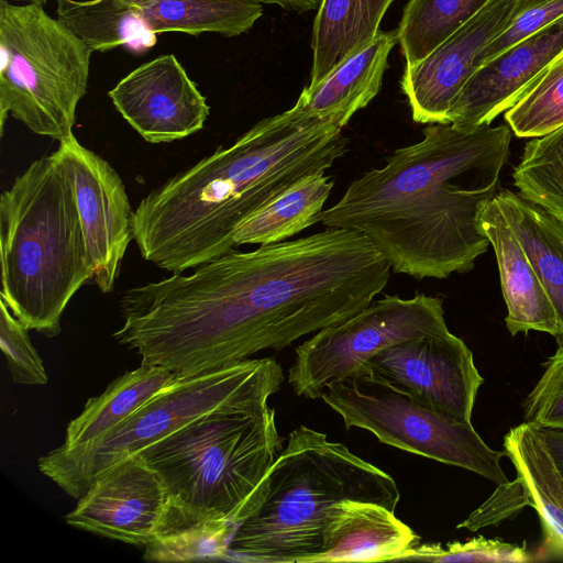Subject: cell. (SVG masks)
<instances>
[{
	"mask_svg": "<svg viewBox=\"0 0 563 563\" xmlns=\"http://www.w3.org/2000/svg\"><path fill=\"white\" fill-rule=\"evenodd\" d=\"M390 272L365 235L325 227L129 288L112 336L143 364L192 376L345 320L382 292Z\"/></svg>",
	"mask_w": 563,
	"mask_h": 563,
	"instance_id": "cell-1",
	"label": "cell"
},
{
	"mask_svg": "<svg viewBox=\"0 0 563 563\" xmlns=\"http://www.w3.org/2000/svg\"><path fill=\"white\" fill-rule=\"evenodd\" d=\"M511 133L508 124L472 131L430 124L419 142L352 181L319 222L362 233L397 274L468 272L490 244L479 216L497 194Z\"/></svg>",
	"mask_w": 563,
	"mask_h": 563,
	"instance_id": "cell-2",
	"label": "cell"
},
{
	"mask_svg": "<svg viewBox=\"0 0 563 563\" xmlns=\"http://www.w3.org/2000/svg\"><path fill=\"white\" fill-rule=\"evenodd\" d=\"M347 144L342 128L298 98L141 199L134 210L141 256L177 274L235 250L233 233L249 216L302 178L325 173Z\"/></svg>",
	"mask_w": 563,
	"mask_h": 563,
	"instance_id": "cell-3",
	"label": "cell"
},
{
	"mask_svg": "<svg viewBox=\"0 0 563 563\" xmlns=\"http://www.w3.org/2000/svg\"><path fill=\"white\" fill-rule=\"evenodd\" d=\"M399 499L391 475L325 433L299 426L264 476L252 510L235 526L225 560L316 563L329 550L345 501L395 511Z\"/></svg>",
	"mask_w": 563,
	"mask_h": 563,
	"instance_id": "cell-4",
	"label": "cell"
},
{
	"mask_svg": "<svg viewBox=\"0 0 563 563\" xmlns=\"http://www.w3.org/2000/svg\"><path fill=\"white\" fill-rule=\"evenodd\" d=\"M276 393L267 389L211 411L136 453L168 493L156 537L207 520L235 527L250 514L286 440L268 405Z\"/></svg>",
	"mask_w": 563,
	"mask_h": 563,
	"instance_id": "cell-5",
	"label": "cell"
},
{
	"mask_svg": "<svg viewBox=\"0 0 563 563\" xmlns=\"http://www.w3.org/2000/svg\"><path fill=\"white\" fill-rule=\"evenodd\" d=\"M1 300L47 338L92 280L73 184L58 151L33 161L0 197Z\"/></svg>",
	"mask_w": 563,
	"mask_h": 563,
	"instance_id": "cell-6",
	"label": "cell"
},
{
	"mask_svg": "<svg viewBox=\"0 0 563 563\" xmlns=\"http://www.w3.org/2000/svg\"><path fill=\"white\" fill-rule=\"evenodd\" d=\"M92 51L36 3L0 0V130L9 114L41 136L74 135Z\"/></svg>",
	"mask_w": 563,
	"mask_h": 563,
	"instance_id": "cell-7",
	"label": "cell"
},
{
	"mask_svg": "<svg viewBox=\"0 0 563 563\" xmlns=\"http://www.w3.org/2000/svg\"><path fill=\"white\" fill-rule=\"evenodd\" d=\"M284 379L282 365L271 356L177 376L96 441L74 449L58 446L40 457L38 470L78 499L91 479L109 466L211 411L267 389L278 391Z\"/></svg>",
	"mask_w": 563,
	"mask_h": 563,
	"instance_id": "cell-8",
	"label": "cell"
},
{
	"mask_svg": "<svg viewBox=\"0 0 563 563\" xmlns=\"http://www.w3.org/2000/svg\"><path fill=\"white\" fill-rule=\"evenodd\" d=\"M320 398L339 413L345 429H364L380 443L457 466L497 485L508 482L500 460L470 421L438 412L380 378L356 371L330 382Z\"/></svg>",
	"mask_w": 563,
	"mask_h": 563,
	"instance_id": "cell-9",
	"label": "cell"
},
{
	"mask_svg": "<svg viewBox=\"0 0 563 563\" xmlns=\"http://www.w3.org/2000/svg\"><path fill=\"white\" fill-rule=\"evenodd\" d=\"M448 332L440 298L385 295L299 344L288 369V384L297 396L318 399L330 382L352 375L379 351Z\"/></svg>",
	"mask_w": 563,
	"mask_h": 563,
	"instance_id": "cell-10",
	"label": "cell"
},
{
	"mask_svg": "<svg viewBox=\"0 0 563 563\" xmlns=\"http://www.w3.org/2000/svg\"><path fill=\"white\" fill-rule=\"evenodd\" d=\"M358 369L438 412L470 422L477 391L484 383L473 353L451 332L390 345Z\"/></svg>",
	"mask_w": 563,
	"mask_h": 563,
	"instance_id": "cell-11",
	"label": "cell"
},
{
	"mask_svg": "<svg viewBox=\"0 0 563 563\" xmlns=\"http://www.w3.org/2000/svg\"><path fill=\"white\" fill-rule=\"evenodd\" d=\"M70 177L92 282L114 289L128 246L134 240V211L117 170L73 135L57 148Z\"/></svg>",
	"mask_w": 563,
	"mask_h": 563,
	"instance_id": "cell-12",
	"label": "cell"
},
{
	"mask_svg": "<svg viewBox=\"0 0 563 563\" xmlns=\"http://www.w3.org/2000/svg\"><path fill=\"white\" fill-rule=\"evenodd\" d=\"M168 505L158 473L134 454L96 475L65 520L77 529L145 548L158 533Z\"/></svg>",
	"mask_w": 563,
	"mask_h": 563,
	"instance_id": "cell-13",
	"label": "cell"
},
{
	"mask_svg": "<svg viewBox=\"0 0 563 563\" xmlns=\"http://www.w3.org/2000/svg\"><path fill=\"white\" fill-rule=\"evenodd\" d=\"M108 96L123 119L153 144L200 131L210 114L206 97L173 54L136 67Z\"/></svg>",
	"mask_w": 563,
	"mask_h": 563,
	"instance_id": "cell-14",
	"label": "cell"
},
{
	"mask_svg": "<svg viewBox=\"0 0 563 563\" xmlns=\"http://www.w3.org/2000/svg\"><path fill=\"white\" fill-rule=\"evenodd\" d=\"M517 3L490 0L421 62L405 67L400 84L413 121L449 123L448 112L476 71L478 55L507 27Z\"/></svg>",
	"mask_w": 563,
	"mask_h": 563,
	"instance_id": "cell-15",
	"label": "cell"
},
{
	"mask_svg": "<svg viewBox=\"0 0 563 563\" xmlns=\"http://www.w3.org/2000/svg\"><path fill=\"white\" fill-rule=\"evenodd\" d=\"M562 56L563 18L481 66L450 108L448 122L465 131L490 125Z\"/></svg>",
	"mask_w": 563,
	"mask_h": 563,
	"instance_id": "cell-16",
	"label": "cell"
},
{
	"mask_svg": "<svg viewBox=\"0 0 563 563\" xmlns=\"http://www.w3.org/2000/svg\"><path fill=\"white\" fill-rule=\"evenodd\" d=\"M479 225L494 249L503 296L505 322L511 335L530 330L559 336L555 311L517 235L493 198L479 216Z\"/></svg>",
	"mask_w": 563,
	"mask_h": 563,
	"instance_id": "cell-17",
	"label": "cell"
},
{
	"mask_svg": "<svg viewBox=\"0 0 563 563\" xmlns=\"http://www.w3.org/2000/svg\"><path fill=\"white\" fill-rule=\"evenodd\" d=\"M397 30L378 31L364 47L336 65L318 85L306 87L299 98L317 118L344 128L378 93Z\"/></svg>",
	"mask_w": 563,
	"mask_h": 563,
	"instance_id": "cell-18",
	"label": "cell"
},
{
	"mask_svg": "<svg viewBox=\"0 0 563 563\" xmlns=\"http://www.w3.org/2000/svg\"><path fill=\"white\" fill-rule=\"evenodd\" d=\"M505 454L512 462L528 506L538 512L543 543L536 560H563V477L537 427L522 422L504 438Z\"/></svg>",
	"mask_w": 563,
	"mask_h": 563,
	"instance_id": "cell-19",
	"label": "cell"
},
{
	"mask_svg": "<svg viewBox=\"0 0 563 563\" xmlns=\"http://www.w3.org/2000/svg\"><path fill=\"white\" fill-rule=\"evenodd\" d=\"M420 541L388 508L349 500L335 522L329 550L316 563L399 561Z\"/></svg>",
	"mask_w": 563,
	"mask_h": 563,
	"instance_id": "cell-20",
	"label": "cell"
},
{
	"mask_svg": "<svg viewBox=\"0 0 563 563\" xmlns=\"http://www.w3.org/2000/svg\"><path fill=\"white\" fill-rule=\"evenodd\" d=\"M526 251L551 305L563 345V220L543 207L504 189L494 197Z\"/></svg>",
	"mask_w": 563,
	"mask_h": 563,
	"instance_id": "cell-21",
	"label": "cell"
},
{
	"mask_svg": "<svg viewBox=\"0 0 563 563\" xmlns=\"http://www.w3.org/2000/svg\"><path fill=\"white\" fill-rule=\"evenodd\" d=\"M394 0H321L313 21L310 84L371 42Z\"/></svg>",
	"mask_w": 563,
	"mask_h": 563,
	"instance_id": "cell-22",
	"label": "cell"
},
{
	"mask_svg": "<svg viewBox=\"0 0 563 563\" xmlns=\"http://www.w3.org/2000/svg\"><path fill=\"white\" fill-rule=\"evenodd\" d=\"M169 369L143 364L113 379L98 396L87 400L82 411L69 421L63 449L89 444L108 433L157 393L176 379Z\"/></svg>",
	"mask_w": 563,
	"mask_h": 563,
	"instance_id": "cell-23",
	"label": "cell"
},
{
	"mask_svg": "<svg viewBox=\"0 0 563 563\" xmlns=\"http://www.w3.org/2000/svg\"><path fill=\"white\" fill-rule=\"evenodd\" d=\"M157 35L210 32L238 36L262 16L263 7L252 0H125Z\"/></svg>",
	"mask_w": 563,
	"mask_h": 563,
	"instance_id": "cell-24",
	"label": "cell"
},
{
	"mask_svg": "<svg viewBox=\"0 0 563 563\" xmlns=\"http://www.w3.org/2000/svg\"><path fill=\"white\" fill-rule=\"evenodd\" d=\"M333 187L324 173L309 175L249 216L234 231L235 247L272 244L319 222Z\"/></svg>",
	"mask_w": 563,
	"mask_h": 563,
	"instance_id": "cell-25",
	"label": "cell"
},
{
	"mask_svg": "<svg viewBox=\"0 0 563 563\" xmlns=\"http://www.w3.org/2000/svg\"><path fill=\"white\" fill-rule=\"evenodd\" d=\"M56 15L92 52L125 47L143 54L157 43L125 0H56Z\"/></svg>",
	"mask_w": 563,
	"mask_h": 563,
	"instance_id": "cell-26",
	"label": "cell"
},
{
	"mask_svg": "<svg viewBox=\"0 0 563 563\" xmlns=\"http://www.w3.org/2000/svg\"><path fill=\"white\" fill-rule=\"evenodd\" d=\"M490 0H409L397 29L406 67L427 57Z\"/></svg>",
	"mask_w": 563,
	"mask_h": 563,
	"instance_id": "cell-27",
	"label": "cell"
},
{
	"mask_svg": "<svg viewBox=\"0 0 563 563\" xmlns=\"http://www.w3.org/2000/svg\"><path fill=\"white\" fill-rule=\"evenodd\" d=\"M512 179L522 197L563 220V126L526 144Z\"/></svg>",
	"mask_w": 563,
	"mask_h": 563,
	"instance_id": "cell-28",
	"label": "cell"
},
{
	"mask_svg": "<svg viewBox=\"0 0 563 563\" xmlns=\"http://www.w3.org/2000/svg\"><path fill=\"white\" fill-rule=\"evenodd\" d=\"M505 121L518 137H540L563 126V56L505 112Z\"/></svg>",
	"mask_w": 563,
	"mask_h": 563,
	"instance_id": "cell-29",
	"label": "cell"
},
{
	"mask_svg": "<svg viewBox=\"0 0 563 563\" xmlns=\"http://www.w3.org/2000/svg\"><path fill=\"white\" fill-rule=\"evenodd\" d=\"M234 526L217 520L190 523L151 541L144 559L151 562L225 560Z\"/></svg>",
	"mask_w": 563,
	"mask_h": 563,
	"instance_id": "cell-30",
	"label": "cell"
},
{
	"mask_svg": "<svg viewBox=\"0 0 563 563\" xmlns=\"http://www.w3.org/2000/svg\"><path fill=\"white\" fill-rule=\"evenodd\" d=\"M428 562H497L522 563L534 561L526 547L478 536L465 542L419 543L401 561Z\"/></svg>",
	"mask_w": 563,
	"mask_h": 563,
	"instance_id": "cell-31",
	"label": "cell"
},
{
	"mask_svg": "<svg viewBox=\"0 0 563 563\" xmlns=\"http://www.w3.org/2000/svg\"><path fill=\"white\" fill-rule=\"evenodd\" d=\"M29 329L0 300V346L12 380L24 385H45V366L33 346Z\"/></svg>",
	"mask_w": 563,
	"mask_h": 563,
	"instance_id": "cell-32",
	"label": "cell"
},
{
	"mask_svg": "<svg viewBox=\"0 0 563 563\" xmlns=\"http://www.w3.org/2000/svg\"><path fill=\"white\" fill-rule=\"evenodd\" d=\"M563 18V0H518L507 27L478 55L476 70L516 43Z\"/></svg>",
	"mask_w": 563,
	"mask_h": 563,
	"instance_id": "cell-33",
	"label": "cell"
},
{
	"mask_svg": "<svg viewBox=\"0 0 563 563\" xmlns=\"http://www.w3.org/2000/svg\"><path fill=\"white\" fill-rule=\"evenodd\" d=\"M523 418L534 427L563 429V345L548 358L543 374L525 399Z\"/></svg>",
	"mask_w": 563,
	"mask_h": 563,
	"instance_id": "cell-34",
	"label": "cell"
},
{
	"mask_svg": "<svg viewBox=\"0 0 563 563\" xmlns=\"http://www.w3.org/2000/svg\"><path fill=\"white\" fill-rule=\"evenodd\" d=\"M525 506H528L526 493L516 477L514 482L508 481L498 485L495 494L456 528L476 531L482 527L504 520L520 511Z\"/></svg>",
	"mask_w": 563,
	"mask_h": 563,
	"instance_id": "cell-35",
	"label": "cell"
},
{
	"mask_svg": "<svg viewBox=\"0 0 563 563\" xmlns=\"http://www.w3.org/2000/svg\"><path fill=\"white\" fill-rule=\"evenodd\" d=\"M537 428L556 468L563 477V429Z\"/></svg>",
	"mask_w": 563,
	"mask_h": 563,
	"instance_id": "cell-36",
	"label": "cell"
},
{
	"mask_svg": "<svg viewBox=\"0 0 563 563\" xmlns=\"http://www.w3.org/2000/svg\"><path fill=\"white\" fill-rule=\"evenodd\" d=\"M261 4H275L284 10L292 11L296 13H306L312 10H318L321 0H252Z\"/></svg>",
	"mask_w": 563,
	"mask_h": 563,
	"instance_id": "cell-37",
	"label": "cell"
},
{
	"mask_svg": "<svg viewBox=\"0 0 563 563\" xmlns=\"http://www.w3.org/2000/svg\"><path fill=\"white\" fill-rule=\"evenodd\" d=\"M21 1H25L26 3H36L40 5H44L47 3L48 0H21Z\"/></svg>",
	"mask_w": 563,
	"mask_h": 563,
	"instance_id": "cell-38",
	"label": "cell"
}]
</instances>
